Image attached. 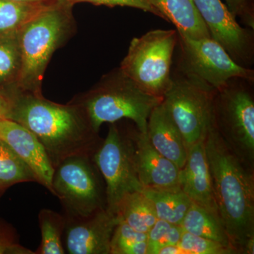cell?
<instances>
[{"instance_id":"cell-1","label":"cell","mask_w":254,"mask_h":254,"mask_svg":"<svg viewBox=\"0 0 254 254\" xmlns=\"http://www.w3.org/2000/svg\"><path fill=\"white\" fill-rule=\"evenodd\" d=\"M11 120L36 136L54 169L70 157H93L103 141L78 103L58 104L23 93L14 98Z\"/></svg>"},{"instance_id":"cell-2","label":"cell","mask_w":254,"mask_h":254,"mask_svg":"<svg viewBox=\"0 0 254 254\" xmlns=\"http://www.w3.org/2000/svg\"><path fill=\"white\" fill-rule=\"evenodd\" d=\"M219 217L233 248L254 254V171L229 148L215 127L205 141Z\"/></svg>"},{"instance_id":"cell-3","label":"cell","mask_w":254,"mask_h":254,"mask_svg":"<svg viewBox=\"0 0 254 254\" xmlns=\"http://www.w3.org/2000/svg\"><path fill=\"white\" fill-rule=\"evenodd\" d=\"M72 5L65 0H51L18 32L21 66L16 82L18 94L42 95L45 70L67 35Z\"/></svg>"},{"instance_id":"cell-4","label":"cell","mask_w":254,"mask_h":254,"mask_svg":"<svg viewBox=\"0 0 254 254\" xmlns=\"http://www.w3.org/2000/svg\"><path fill=\"white\" fill-rule=\"evenodd\" d=\"M162 101L163 98L143 91L120 69L103 78L77 103L97 131L103 124L128 119L136 124L138 131L146 133L150 113Z\"/></svg>"},{"instance_id":"cell-5","label":"cell","mask_w":254,"mask_h":254,"mask_svg":"<svg viewBox=\"0 0 254 254\" xmlns=\"http://www.w3.org/2000/svg\"><path fill=\"white\" fill-rule=\"evenodd\" d=\"M216 89L179 68L163 98L170 118L180 130L187 150L205 141L215 127L214 97Z\"/></svg>"},{"instance_id":"cell-6","label":"cell","mask_w":254,"mask_h":254,"mask_svg":"<svg viewBox=\"0 0 254 254\" xmlns=\"http://www.w3.org/2000/svg\"><path fill=\"white\" fill-rule=\"evenodd\" d=\"M254 81L232 78L214 97L215 126L229 148L254 171Z\"/></svg>"},{"instance_id":"cell-7","label":"cell","mask_w":254,"mask_h":254,"mask_svg":"<svg viewBox=\"0 0 254 254\" xmlns=\"http://www.w3.org/2000/svg\"><path fill=\"white\" fill-rule=\"evenodd\" d=\"M177 30H153L132 40L120 71L146 92L163 98L172 81Z\"/></svg>"},{"instance_id":"cell-8","label":"cell","mask_w":254,"mask_h":254,"mask_svg":"<svg viewBox=\"0 0 254 254\" xmlns=\"http://www.w3.org/2000/svg\"><path fill=\"white\" fill-rule=\"evenodd\" d=\"M52 193L68 218L88 216L107 208L106 186L93 157H70L60 163L55 168Z\"/></svg>"},{"instance_id":"cell-9","label":"cell","mask_w":254,"mask_h":254,"mask_svg":"<svg viewBox=\"0 0 254 254\" xmlns=\"http://www.w3.org/2000/svg\"><path fill=\"white\" fill-rule=\"evenodd\" d=\"M93 160L104 180L107 209L112 213H115L125 195L143 190L138 178L132 136H124L115 123L110 127Z\"/></svg>"},{"instance_id":"cell-10","label":"cell","mask_w":254,"mask_h":254,"mask_svg":"<svg viewBox=\"0 0 254 254\" xmlns=\"http://www.w3.org/2000/svg\"><path fill=\"white\" fill-rule=\"evenodd\" d=\"M177 34L182 50L180 69L196 76L216 90L232 78L254 81V70L238 64L211 37L193 39Z\"/></svg>"},{"instance_id":"cell-11","label":"cell","mask_w":254,"mask_h":254,"mask_svg":"<svg viewBox=\"0 0 254 254\" xmlns=\"http://www.w3.org/2000/svg\"><path fill=\"white\" fill-rule=\"evenodd\" d=\"M210 36L241 66L254 61V36L242 27L221 0H193ZM248 68V67H247Z\"/></svg>"},{"instance_id":"cell-12","label":"cell","mask_w":254,"mask_h":254,"mask_svg":"<svg viewBox=\"0 0 254 254\" xmlns=\"http://www.w3.org/2000/svg\"><path fill=\"white\" fill-rule=\"evenodd\" d=\"M65 243L70 254H110V242L118 225L108 209L81 218L65 217Z\"/></svg>"},{"instance_id":"cell-13","label":"cell","mask_w":254,"mask_h":254,"mask_svg":"<svg viewBox=\"0 0 254 254\" xmlns=\"http://www.w3.org/2000/svg\"><path fill=\"white\" fill-rule=\"evenodd\" d=\"M131 136L138 178L143 190H181V169L152 146L146 133L138 131Z\"/></svg>"},{"instance_id":"cell-14","label":"cell","mask_w":254,"mask_h":254,"mask_svg":"<svg viewBox=\"0 0 254 254\" xmlns=\"http://www.w3.org/2000/svg\"><path fill=\"white\" fill-rule=\"evenodd\" d=\"M0 139L9 145L31 169L37 183L52 193L55 169L45 148L26 127L12 120H0Z\"/></svg>"},{"instance_id":"cell-15","label":"cell","mask_w":254,"mask_h":254,"mask_svg":"<svg viewBox=\"0 0 254 254\" xmlns=\"http://www.w3.org/2000/svg\"><path fill=\"white\" fill-rule=\"evenodd\" d=\"M180 185L182 191L193 203L219 217L205 153V141L189 148L186 163L180 170Z\"/></svg>"},{"instance_id":"cell-16","label":"cell","mask_w":254,"mask_h":254,"mask_svg":"<svg viewBox=\"0 0 254 254\" xmlns=\"http://www.w3.org/2000/svg\"><path fill=\"white\" fill-rule=\"evenodd\" d=\"M147 137L150 144L159 153L183 168L187 158L188 150L180 130L163 101L150 113L147 125Z\"/></svg>"},{"instance_id":"cell-17","label":"cell","mask_w":254,"mask_h":254,"mask_svg":"<svg viewBox=\"0 0 254 254\" xmlns=\"http://www.w3.org/2000/svg\"><path fill=\"white\" fill-rule=\"evenodd\" d=\"M163 16L176 26L177 33L198 39L210 36L193 0H150Z\"/></svg>"},{"instance_id":"cell-18","label":"cell","mask_w":254,"mask_h":254,"mask_svg":"<svg viewBox=\"0 0 254 254\" xmlns=\"http://www.w3.org/2000/svg\"><path fill=\"white\" fill-rule=\"evenodd\" d=\"M142 190L128 193L123 197L115 213L119 220L126 222L136 231L147 234L158 218L151 202Z\"/></svg>"},{"instance_id":"cell-19","label":"cell","mask_w":254,"mask_h":254,"mask_svg":"<svg viewBox=\"0 0 254 254\" xmlns=\"http://www.w3.org/2000/svg\"><path fill=\"white\" fill-rule=\"evenodd\" d=\"M180 225L185 232L233 247L218 215L194 203Z\"/></svg>"},{"instance_id":"cell-20","label":"cell","mask_w":254,"mask_h":254,"mask_svg":"<svg viewBox=\"0 0 254 254\" xmlns=\"http://www.w3.org/2000/svg\"><path fill=\"white\" fill-rule=\"evenodd\" d=\"M142 192L151 202L157 218L174 225H181L193 203L181 190H143Z\"/></svg>"},{"instance_id":"cell-21","label":"cell","mask_w":254,"mask_h":254,"mask_svg":"<svg viewBox=\"0 0 254 254\" xmlns=\"http://www.w3.org/2000/svg\"><path fill=\"white\" fill-rule=\"evenodd\" d=\"M50 1L22 3L0 0V39L17 36L23 26Z\"/></svg>"},{"instance_id":"cell-22","label":"cell","mask_w":254,"mask_h":254,"mask_svg":"<svg viewBox=\"0 0 254 254\" xmlns=\"http://www.w3.org/2000/svg\"><path fill=\"white\" fill-rule=\"evenodd\" d=\"M41 232V245L35 254H64L63 237L65 218L63 213L50 209H42L38 215Z\"/></svg>"},{"instance_id":"cell-23","label":"cell","mask_w":254,"mask_h":254,"mask_svg":"<svg viewBox=\"0 0 254 254\" xmlns=\"http://www.w3.org/2000/svg\"><path fill=\"white\" fill-rule=\"evenodd\" d=\"M25 182H37L36 177L12 148L0 139V187L5 191Z\"/></svg>"},{"instance_id":"cell-24","label":"cell","mask_w":254,"mask_h":254,"mask_svg":"<svg viewBox=\"0 0 254 254\" xmlns=\"http://www.w3.org/2000/svg\"><path fill=\"white\" fill-rule=\"evenodd\" d=\"M148 235L119 220L110 242V254H148Z\"/></svg>"},{"instance_id":"cell-25","label":"cell","mask_w":254,"mask_h":254,"mask_svg":"<svg viewBox=\"0 0 254 254\" xmlns=\"http://www.w3.org/2000/svg\"><path fill=\"white\" fill-rule=\"evenodd\" d=\"M20 66L17 36L0 39V84L12 79L17 82Z\"/></svg>"},{"instance_id":"cell-26","label":"cell","mask_w":254,"mask_h":254,"mask_svg":"<svg viewBox=\"0 0 254 254\" xmlns=\"http://www.w3.org/2000/svg\"><path fill=\"white\" fill-rule=\"evenodd\" d=\"M182 232L181 225L158 219L147 233L148 254H156L159 249L165 246L178 245Z\"/></svg>"},{"instance_id":"cell-27","label":"cell","mask_w":254,"mask_h":254,"mask_svg":"<svg viewBox=\"0 0 254 254\" xmlns=\"http://www.w3.org/2000/svg\"><path fill=\"white\" fill-rule=\"evenodd\" d=\"M185 254H236L233 247L222 245L215 241L192 235L183 230L178 243Z\"/></svg>"},{"instance_id":"cell-28","label":"cell","mask_w":254,"mask_h":254,"mask_svg":"<svg viewBox=\"0 0 254 254\" xmlns=\"http://www.w3.org/2000/svg\"><path fill=\"white\" fill-rule=\"evenodd\" d=\"M0 254H35L20 245L16 229L0 218Z\"/></svg>"},{"instance_id":"cell-29","label":"cell","mask_w":254,"mask_h":254,"mask_svg":"<svg viewBox=\"0 0 254 254\" xmlns=\"http://www.w3.org/2000/svg\"><path fill=\"white\" fill-rule=\"evenodd\" d=\"M70 4H73L76 2H89L95 5H105V6L113 7V6H128L143 10L146 12L151 13L163 18L161 14L151 4L150 0H65Z\"/></svg>"},{"instance_id":"cell-30","label":"cell","mask_w":254,"mask_h":254,"mask_svg":"<svg viewBox=\"0 0 254 254\" xmlns=\"http://www.w3.org/2000/svg\"><path fill=\"white\" fill-rule=\"evenodd\" d=\"M227 9L235 18H240L246 26L254 28V0H225Z\"/></svg>"},{"instance_id":"cell-31","label":"cell","mask_w":254,"mask_h":254,"mask_svg":"<svg viewBox=\"0 0 254 254\" xmlns=\"http://www.w3.org/2000/svg\"><path fill=\"white\" fill-rule=\"evenodd\" d=\"M14 100L10 95L0 91V120H11Z\"/></svg>"},{"instance_id":"cell-32","label":"cell","mask_w":254,"mask_h":254,"mask_svg":"<svg viewBox=\"0 0 254 254\" xmlns=\"http://www.w3.org/2000/svg\"><path fill=\"white\" fill-rule=\"evenodd\" d=\"M156 254H185L178 245H169L159 249Z\"/></svg>"},{"instance_id":"cell-33","label":"cell","mask_w":254,"mask_h":254,"mask_svg":"<svg viewBox=\"0 0 254 254\" xmlns=\"http://www.w3.org/2000/svg\"><path fill=\"white\" fill-rule=\"evenodd\" d=\"M11 1H17L22 3H36L43 2V1H50V0H11Z\"/></svg>"},{"instance_id":"cell-34","label":"cell","mask_w":254,"mask_h":254,"mask_svg":"<svg viewBox=\"0 0 254 254\" xmlns=\"http://www.w3.org/2000/svg\"><path fill=\"white\" fill-rule=\"evenodd\" d=\"M4 193V190H2V189L0 187V198H1V195H3V193Z\"/></svg>"}]
</instances>
